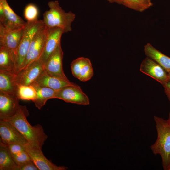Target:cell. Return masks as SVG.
Instances as JSON below:
<instances>
[{
  "label": "cell",
  "mask_w": 170,
  "mask_h": 170,
  "mask_svg": "<svg viewBox=\"0 0 170 170\" xmlns=\"http://www.w3.org/2000/svg\"><path fill=\"white\" fill-rule=\"evenodd\" d=\"M34 84L47 87L55 91L60 90L67 86L76 85L70 81H66L54 76L47 73L44 70Z\"/></svg>",
  "instance_id": "obj_16"
},
{
  "label": "cell",
  "mask_w": 170,
  "mask_h": 170,
  "mask_svg": "<svg viewBox=\"0 0 170 170\" xmlns=\"http://www.w3.org/2000/svg\"><path fill=\"white\" fill-rule=\"evenodd\" d=\"M29 115L26 106L20 105L14 115L2 120L8 122L16 128L29 143L42 149L48 136L41 125L33 126L29 123L26 118Z\"/></svg>",
  "instance_id": "obj_1"
},
{
  "label": "cell",
  "mask_w": 170,
  "mask_h": 170,
  "mask_svg": "<svg viewBox=\"0 0 170 170\" xmlns=\"http://www.w3.org/2000/svg\"><path fill=\"white\" fill-rule=\"evenodd\" d=\"M63 53L60 43L44 65V70L54 76L69 81L63 70Z\"/></svg>",
  "instance_id": "obj_10"
},
{
  "label": "cell",
  "mask_w": 170,
  "mask_h": 170,
  "mask_svg": "<svg viewBox=\"0 0 170 170\" xmlns=\"http://www.w3.org/2000/svg\"><path fill=\"white\" fill-rule=\"evenodd\" d=\"M121 4L124 6L139 12H142L144 10L137 0H121Z\"/></svg>",
  "instance_id": "obj_27"
},
{
  "label": "cell",
  "mask_w": 170,
  "mask_h": 170,
  "mask_svg": "<svg viewBox=\"0 0 170 170\" xmlns=\"http://www.w3.org/2000/svg\"><path fill=\"white\" fill-rule=\"evenodd\" d=\"M167 120L168 123L170 125V112L169 113L168 119Z\"/></svg>",
  "instance_id": "obj_33"
},
{
  "label": "cell",
  "mask_w": 170,
  "mask_h": 170,
  "mask_svg": "<svg viewBox=\"0 0 170 170\" xmlns=\"http://www.w3.org/2000/svg\"><path fill=\"white\" fill-rule=\"evenodd\" d=\"M7 145L12 155L26 151L25 146L20 144L12 143Z\"/></svg>",
  "instance_id": "obj_28"
},
{
  "label": "cell",
  "mask_w": 170,
  "mask_h": 170,
  "mask_svg": "<svg viewBox=\"0 0 170 170\" xmlns=\"http://www.w3.org/2000/svg\"><path fill=\"white\" fill-rule=\"evenodd\" d=\"M26 151L39 170H66L68 168L58 166L47 159L42 149L28 143L25 146Z\"/></svg>",
  "instance_id": "obj_8"
},
{
  "label": "cell",
  "mask_w": 170,
  "mask_h": 170,
  "mask_svg": "<svg viewBox=\"0 0 170 170\" xmlns=\"http://www.w3.org/2000/svg\"><path fill=\"white\" fill-rule=\"evenodd\" d=\"M16 95L19 99L31 100L33 102L37 97L36 91L32 85L17 84Z\"/></svg>",
  "instance_id": "obj_22"
},
{
  "label": "cell",
  "mask_w": 170,
  "mask_h": 170,
  "mask_svg": "<svg viewBox=\"0 0 170 170\" xmlns=\"http://www.w3.org/2000/svg\"><path fill=\"white\" fill-rule=\"evenodd\" d=\"M144 51L146 56L161 66L168 73H170V57L147 43L144 47Z\"/></svg>",
  "instance_id": "obj_17"
},
{
  "label": "cell",
  "mask_w": 170,
  "mask_h": 170,
  "mask_svg": "<svg viewBox=\"0 0 170 170\" xmlns=\"http://www.w3.org/2000/svg\"><path fill=\"white\" fill-rule=\"evenodd\" d=\"M14 75L0 70V92L16 96L17 84L15 80Z\"/></svg>",
  "instance_id": "obj_18"
},
{
  "label": "cell",
  "mask_w": 170,
  "mask_h": 170,
  "mask_svg": "<svg viewBox=\"0 0 170 170\" xmlns=\"http://www.w3.org/2000/svg\"><path fill=\"white\" fill-rule=\"evenodd\" d=\"M0 70L14 74L16 73L15 55L7 49L0 47Z\"/></svg>",
  "instance_id": "obj_19"
},
{
  "label": "cell",
  "mask_w": 170,
  "mask_h": 170,
  "mask_svg": "<svg viewBox=\"0 0 170 170\" xmlns=\"http://www.w3.org/2000/svg\"><path fill=\"white\" fill-rule=\"evenodd\" d=\"M90 62L91 61L89 59L83 57H79L73 60L71 64V67L72 73L74 76L78 78L82 67Z\"/></svg>",
  "instance_id": "obj_23"
},
{
  "label": "cell",
  "mask_w": 170,
  "mask_h": 170,
  "mask_svg": "<svg viewBox=\"0 0 170 170\" xmlns=\"http://www.w3.org/2000/svg\"><path fill=\"white\" fill-rule=\"evenodd\" d=\"M49 9L43 14V20L47 28L60 27L66 33L72 30L71 25L75 18V14L71 11L66 12L62 9L57 0L50 1L48 3Z\"/></svg>",
  "instance_id": "obj_3"
},
{
  "label": "cell",
  "mask_w": 170,
  "mask_h": 170,
  "mask_svg": "<svg viewBox=\"0 0 170 170\" xmlns=\"http://www.w3.org/2000/svg\"><path fill=\"white\" fill-rule=\"evenodd\" d=\"M168 79H170V73L168 74Z\"/></svg>",
  "instance_id": "obj_34"
},
{
  "label": "cell",
  "mask_w": 170,
  "mask_h": 170,
  "mask_svg": "<svg viewBox=\"0 0 170 170\" xmlns=\"http://www.w3.org/2000/svg\"><path fill=\"white\" fill-rule=\"evenodd\" d=\"M18 167L7 145L0 141V170H17Z\"/></svg>",
  "instance_id": "obj_20"
},
{
  "label": "cell",
  "mask_w": 170,
  "mask_h": 170,
  "mask_svg": "<svg viewBox=\"0 0 170 170\" xmlns=\"http://www.w3.org/2000/svg\"><path fill=\"white\" fill-rule=\"evenodd\" d=\"M38 13L37 7L34 4L30 3L25 7L24 15L27 22H33L38 19Z\"/></svg>",
  "instance_id": "obj_24"
},
{
  "label": "cell",
  "mask_w": 170,
  "mask_h": 170,
  "mask_svg": "<svg viewBox=\"0 0 170 170\" xmlns=\"http://www.w3.org/2000/svg\"><path fill=\"white\" fill-rule=\"evenodd\" d=\"M54 98L78 105H88L90 104L89 98L77 84L67 86L56 91Z\"/></svg>",
  "instance_id": "obj_6"
},
{
  "label": "cell",
  "mask_w": 170,
  "mask_h": 170,
  "mask_svg": "<svg viewBox=\"0 0 170 170\" xmlns=\"http://www.w3.org/2000/svg\"><path fill=\"white\" fill-rule=\"evenodd\" d=\"M32 85L35 88L37 93V97L33 102L36 107L38 109H40L45 105L48 99L54 98L56 91L35 84Z\"/></svg>",
  "instance_id": "obj_21"
},
{
  "label": "cell",
  "mask_w": 170,
  "mask_h": 170,
  "mask_svg": "<svg viewBox=\"0 0 170 170\" xmlns=\"http://www.w3.org/2000/svg\"><path fill=\"white\" fill-rule=\"evenodd\" d=\"M110 3H116L119 4H121V0H107Z\"/></svg>",
  "instance_id": "obj_32"
},
{
  "label": "cell",
  "mask_w": 170,
  "mask_h": 170,
  "mask_svg": "<svg viewBox=\"0 0 170 170\" xmlns=\"http://www.w3.org/2000/svg\"><path fill=\"white\" fill-rule=\"evenodd\" d=\"M16 96L0 92V120L14 115L20 105Z\"/></svg>",
  "instance_id": "obj_15"
},
{
  "label": "cell",
  "mask_w": 170,
  "mask_h": 170,
  "mask_svg": "<svg viewBox=\"0 0 170 170\" xmlns=\"http://www.w3.org/2000/svg\"><path fill=\"white\" fill-rule=\"evenodd\" d=\"M140 71L163 85L168 80V73L159 65L146 57L141 62Z\"/></svg>",
  "instance_id": "obj_14"
},
{
  "label": "cell",
  "mask_w": 170,
  "mask_h": 170,
  "mask_svg": "<svg viewBox=\"0 0 170 170\" xmlns=\"http://www.w3.org/2000/svg\"><path fill=\"white\" fill-rule=\"evenodd\" d=\"M44 25L43 20L27 22L19 44L15 52L16 73L22 67L33 37L37 31Z\"/></svg>",
  "instance_id": "obj_4"
},
{
  "label": "cell",
  "mask_w": 170,
  "mask_h": 170,
  "mask_svg": "<svg viewBox=\"0 0 170 170\" xmlns=\"http://www.w3.org/2000/svg\"><path fill=\"white\" fill-rule=\"evenodd\" d=\"M0 5L3 7L4 14L0 17V24L6 29L15 30L24 28L27 22H25L10 8L6 0H0Z\"/></svg>",
  "instance_id": "obj_9"
},
{
  "label": "cell",
  "mask_w": 170,
  "mask_h": 170,
  "mask_svg": "<svg viewBox=\"0 0 170 170\" xmlns=\"http://www.w3.org/2000/svg\"><path fill=\"white\" fill-rule=\"evenodd\" d=\"M12 155L14 161L18 167L22 166L31 160L26 151Z\"/></svg>",
  "instance_id": "obj_26"
},
{
  "label": "cell",
  "mask_w": 170,
  "mask_h": 170,
  "mask_svg": "<svg viewBox=\"0 0 170 170\" xmlns=\"http://www.w3.org/2000/svg\"><path fill=\"white\" fill-rule=\"evenodd\" d=\"M44 70L43 65L37 60L15 74V81L17 84L32 85Z\"/></svg>",
  "instance_id": "obj_11"
},
{
  "label": "cell",
  "mask_w": 170,
  "mask_h": 170,
  "mask_svg": "<svg viewBox=\"0 0 170 170\" xmlns=\"http://www.w3.org/2000/svg\"><path fill=\"white\" fill-rule=\"evenodd\" d=\"M157 138L155 142L150 146L153 153L159 155L164 170H167L170 164V125L167 120L154 116Z\"/></svg>",
  "instance_id": "obj_2"
},
{
  "label": "cell",
  "mask_w": 170,
  "mask_h": 170,
  "mask_svg": "<svg viewBox=\"0 0 170 170\" xmlns=\"http://www.w3.org/2000/svg\"><path fill=\"white\" fill-rule=\"evenodd\" d=\"M162 85L165 93L170 102V79H168Z\"/></svg>",
  "instance_id": "obj_31"
},
{
  "label": "cell",
  "mask_w": 170,
  "mask_h": 170,
  "mask_svg": "<svg viewBox=\"0 0 170 170\" xmlns=\"http://www.w3.org/2000/svg\"><path fill=\"white\" fill-rule=\"evenodd\" d=\"M63 29L60 27L48 28L46 39L43 51L38 60L43 66L60 43Z\"/></svg>",
  "instance_id": "obj_7"
},
{
  "label": "cell",
  "mask_w": 170,
  "mask_h": 170,
  "mask_svg": "<svg viewBox=\"0 0 170 170\" xmlns=\"http://www.w3.org/2000/svg\"><path fill=\"white\" fill-rule=\"evenodd\" d=\"M17 170H39L34 162L31 160L24 165L18 167Z\"/></svg>",
  "instance_id": "obj_29"
},
{
  "label": "cell",
  "mask_w": 170,
  "mask_h": 170,
  "mask_svg": "<svg viewBox=\"0 0 170 170\" xmlns=\"http://www.w3.org/2000/svg\"><path fill=\"white\" fill-rule=\"evenodd\" d=\"M144 10L152 6L153 3L151 0H137Z\"/></svg>",
  "instance_id": "obj_30"
},
{
  "label": "cell",
  "mask_w": 170,
  "mask_h": 170,
  "mask_svg": "<svg viewBox=\"0 0 170 170\" xmlns=\"http://www.w3.org/2000/svg\"><path fill=\"white\" fill-rule=\"evenodd\" d=\"M47 31L48 28L44 25L36 32L31 42L23 65L19 71L26 68L39 58L44 48Z\"/></svg>",
  "instance_id": "obj_5"
},
{
  "label": "cell",
  "mask_w": 170,
  "mask_h": 170,
  "mask_svg": "<svg viewBox=\"0 0 170 170\" xmlns=\"http://www.w3.org/2000/svg\"><path fill=\"white\" fill-rule=\"evenodd\" d=\"M167 170H170V164L168 167Z\"/></svg>",
  "instance_id": "obj_35"
},
{
  "label": "cell",
  "mask_w": 170,
  "mask_h": 170,
  "mask_svg": "<svg viewBox=\"0 0 170 170\" xmlns=\"http://www.w3.org/2000/svg\"><path fill=\"white\" fill-rule=\"evenodd\" d=\"M24 28L9 30L0 24V47L4 48L13 53L15 55V52L21 41Z\"/></svg>",
  "instance_id": "obj_13"
},
{
  "label": "cell",
  "mask_w": 170,
  "mask_h": 170,
  "mask_svg": "<svg viewBox=\"0 0 170 170\" xmlns=\"http://www.w3.org/2000/svg\"><path fill=\"white\" fill-rule=\"evenodd\" d=\"M94 74L91 62L85 65L81 70L78 79L82 82H86L90 80Z\"/></svg>",
  "instance_id": "obj_25"
},
{
  "label": "cell",
  "mask_w": 170,
  "mask_h": 170,
  "mask_svg": "<svg viewBox=\"0 0 170 170\" xmlns=\"http://www.w3.org/2000/svg\"><path fill=\"white\" fill-rule=\"evenodd\" d=\"M0 141L6 145L17 143L25 146L28 142L23 135L8 122L0 120Z\"/></svg>",
  "instance_id": "obj_12"
}]
</instances>
